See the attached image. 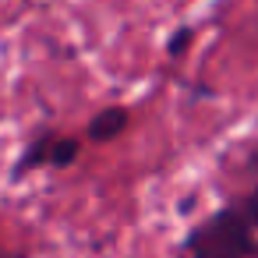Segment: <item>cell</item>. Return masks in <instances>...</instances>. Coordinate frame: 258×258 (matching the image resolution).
Here are the masks:
<instances>
[{
  "mask_svg": "<svg viewBox=\"0 0 258 258\" xmlns=\"http://www.w3.org/2000/svg\"><path fill=\"white\" fill-rule=\"evenodd\" d=\"M184 258H254L258 254V184L219 205L180 240Z\"/></svg>",
  "mask_w": 258,
  "mask_h": 258,
  "instance_id": "obj_1",
  "label": "cell"
},
{
  "mask_svg": "<svg viewBox=\"0 0 258 258\" xmlns=\"http://www.w3.org/2000/svg\"><path fill=\"white\" fill-rule=\"evenodd\" d=\"M82 156V138H75V135H57V131H36L29 142H25V149H22V156L15 159V166H11V180H18V177H25V173H32V170H39V166H50V170H64V166H71L75 159Z\"/></svg>",
  "mask_w": 258,
  "mask_h": 258,
  "instance_id": "obj_2",
  "label": "cell"
},
{
  "mask_svg": "<svg viewBox=\"0 0 258 258\" xmlns=\"http://www.w3.org/2000/svg\"><path fill=\"white\" fill-rule=\"evenodd\" d=\"M131 124V110L113 103V106H103L99 113H92L89 127H85V138L96 142V145H106V142H117Z\"/></svg>",
  "mask_w": 258,
  "mask_h": 258,
  "instance_id": "obj_3",
  "label": "cell"
},
{
  "mask_svg": "<svg viewBox=\"0 0 258 258\" xmlns=\"http://www.w3.org/2000/svg\"><path fill=\"white\" fill-rule=\"evenodd\" d=\"M191 39H195V29H191V25H180V29L166 39V57H170V60H180V57L187 53Z\"/></svg>",
  "mask_w": 258,
  "mask_h": 258,
  "instance_id": "obj_4",
  "label": "cell"
}]
</instances>
